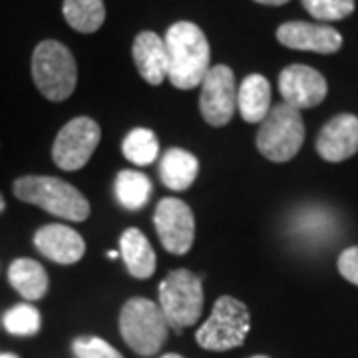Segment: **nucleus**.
Wrapping results in <instances>:
<instances>
[{"mask_svg":"<svg viewBox=\"0 0 358 358\" xmlns=\"http://www.w3.org/2000/svg\"><path fill=\"white\" fill-rule=\"evenodd\" d=\"M167 78L178 90H193L203 82L211 68V50L203 30L181 20L169 26L166 38Z\"/></svg>","mask_w":358,"mask_h":358,"instance_id":"obj_1","label":"nucleus"},{"mask_svg":"<svg viewBox=\"0 0 358 358\" xmlns=\"http://www.w3.org/2000/svg\"><path fill=\"white\" fill-rule=\"evenodd\" d=\"M14 197L18 201L36 205L54 217L66 221H86L92 213L84 193L64 179L52 176H22L13 183Z\"/></svg>","mask_w":358,"mask_h":358,"instance_id":"obj_2","label":"nucleus"},{"mask_svg":"<svg viewBox=\"0 0 358 358\" xmlns=\"http://www.w3.org/2000/svg\"><path fill=\"white\" fill-rule=\"evenodd\" d=\"M32 80L38 92L50 102L68 100L78 82L74 54L62 42L44 40L32 54Z\"/></svg>","mask_w":358,"mask_h":358,"instance_id":"obj_3","label":"nucleus"},{"mask_svg":"<svg viewBox=\"0 0 358 358\" xmlns=\"http://www.w3.org/2000/svg\"><path fill=\"white\" fill-rule=\"evenodd\" d=\"M305 141V122L299 110L285 102L268 110L257 131V150L273 164L291 162Z\"/></svg>","mask_w":358,"mask_h":358,"instance_id":"obj_4","label":"nucleus"},{"mask_svg":"<svg viewBox=\"0 0 358 358\" xmlns=\"http://www.w3.org/2000/svg\"><path fill=\"white\" fill-rule=\"evenodd\" d=\"M167 320L157 303L134 296L122 307L120 333L126 345L140 357H154L167 338Z\"/></svg>","mask_w":358,"mask_h":358,"instance_id":"obj_5","label":"nucleus"},{"mask_svg":"<svg viewBox=\"0 0 358 358\" xmlns=\"http://www.w3.org/2000/svg\"><path fill=\"white\" fill-rule=\"evenodd\" d=\"M203 277L187 268H176L159 285V308L176 331L193 327L203 310Z\"/></svg>","mask_w":358,"mask_h":358,"instance_id":"obj_6","label":"nucleus"},{"mask_svg":"<svg viewBox=\"0 0 358 358\" xmlns=\"http://www.w3.org/2000/svg\"><path fill=\"white\" fill-rule=\"evenodd\" d=\"M249 331H251L249 308L239 299L225 294L213 305L209 319L195 333V341L205 350L223 352L243 345Z\"/></svg>","mask_w":358,"mask_h":358,"instance_id":"obj_7","label":"nucleus"},{"mask_svg":"<svg viewBox=\"0 0 358 358\" xmlns=\"http://www.w3.org/2000/svg\"><path fill=\"white\" fill-rule=\"evenodd\" d=\"M102 140V129L96 120L78 115L58 131L52 143V159L64 171H78L86 166Z\"/></svg>","mask_w":358,"mask_h":358,"instance_id":"obj_8","label":"nucleus"},{"mask_svg":"<svg viewBox=\"0 0 358 358\" xmlns=\"http://www.w3.org/2000/svg\"><path fill=\"white\" fill-rule=\"evenodd\" d=\"M237 110V84L229 66L215 64L209 68L201 82L199 112L213 128H223Z\"/></svg>","mask_w":358,"mask_h":358,"instance_id":"obj_9","label":"nucleus"},{"mask_svg":"<svg viewBox=\"0 0 358 358\" xmlns=\"http://www.w3.org/2000/svg\"><path fill=\"white\" fill-rule=\"evenodd\" d=\"M157 237L167 253L185 255L195 239V217L189 205L178 197L162 199L154 213Z\"/></svg>","mask_w":358,"mask_h":358,"instance_id":"obj_10","label":"nucleus"},{"mask_svg":"<svg viewBox=\"0 0 358 358\" xmlns=\"http://www.w3.org/2000/svg\"><path fill=\"white\" fill-rule=\"evenodd\" d=\"M279 92L282 102L301 112L319 106L327 98L329 84L319 70L305 64H291L279 74Z\"/></svg>","mask_w":358,"mask_h":358,"instance_id":"obj_11","label":"nucleus"},{"mask_svg":"<svg viewBox=\"0 0 358 358\" xmlns=\"http://www.w3.org/2000/svg\"><path fill=\"white\" fill-rule=\"evenodd\" d=\"M277 40L282 46L293 50L317 52V54H334L343 48V36L338 30L324 24L310 22H285L277 28Z\"/></svg>","mask_w":358,"mask_h":358,"instance_id":"obj_12","label":"nucleus"},{"mask_svg":"<svg viewBox=\"0 0 358 358\" xmlns=\"http://www.w3.org/2000/svg\"><path fill=\"white\" fill-rule=\"evenodd\" d=\"M317 152L331 164L345 162L358 152V117L338 114L329 120L317 138Z\"/></svg>","mask_w":358,"mask_h":358,"instance_id":"obj_13","label":"nucleus"},{"mask_svg":"<svg viewBox=\"0 0 358 358\" xmlns=\"http://www.w3.org/2000/svg\"><path fill=\"white\" fill-rule=\"evenodd\" d=\"M34 247L40 255L60 265H74L86 253L84 237L68 225L50 223L34 233Z\"/></svg>","mask_w":358,"mask_h":358,"instance_id":"obj_14","label":"nucleus"},{"mask_svg":"<svg viewBox=\"0 0 358 358\" xmlns=\"http://www.w3.org/2000/svg\"><path fill=\"white\" fill-rule=\"evenodd\" d=\"M131 56H134L140 76L150 86H159L167 78L169 62H167L166 42L155 32H150V30L140 32L134 40Z\"/></svg>","mask_w":358,"mask_h":358,"instance_id":"obj_15","label":"nucleus"},{"mask_svg":"<svg viewBox=\"0 0 358 358\" xmlns=\"http://www.w3.org/2000/svg\"><path fill=\"white\" fill-rule=\"evenodd\" d=\"M120 253L126 268L136 279H150L155 273V251L148 237L136 227H129L120 237Z\"/></svg>","mask_w":358,"mask_h":358,"instance_id":"obj_16","label":"nucleus"},{"mask_svg":"<svg viewBox=\"0 0 358 358\" xmlns=\"http://www.w3.org/2000/svg\"><path fill=\"white\" fill-rule=\"evenodd\" d=\"M199 173V159L181 148L167 150L159 162V178L162 183L171 192H185L193 185Z\"/></svg>","mask_w":358,"mask_h":358,"instance_id":"obj_17","label":"nucleus"},{"mask_svg":"<svg viewBox=\"0 0 358 358\" xmlns=\"http://www.w3.org/2000/svg\"><path fill=\"white\" fill-rule=\"evenodd\" d=\"M237 108L247 124H261L271 110V84L261 74H251L237 90Z\"/></svg>","mask_w":358,"mask_h":358,"instance_id":"obj_18","label":"nucleus"},{"mask_svg":"<svg viewBox=\"0 0 358 358\" xmlns=\"http://www.w3.org/2000/svg\"><path fill=\"white\" fill-rule=\"evenodd\" d=\"M8 282L26 301H40L48 291V273L34 259L20 257L8 267Z\"/></svg>","mask_w":358,"mask_h":358,"instance_id":"obj_19","label":"nucleus"},{"mask_svg":"<svg viewBox=\"0 0 358 358\" xmlns=\"http://www.w3.org/2000/svg\"><path fill=\"white\" fill-rule=\"evenodd\" d=\"M154 192V185L145 173L134 169H122L114 181V193L117 203L128 211L143 209Z\"/></svg>","mask_w":358,"mask_h":358,"instance_id":"obj_20","label":"nucleus"},{"mask_svg":"<svg viewBox=\"0 0 358 358\" xmlns=\"http://www.w3.org/2000/svg\"><path fill=\"white\" fill-rule=\"evenodd\" d=\"M62 13L68 26L82 34L100 30L106 20L103 0H64Z\"/></svg>","mask_w":358,"mask_h":358,"instance_id":"obj_21","label":"nucleus"},{"mask_svg":"<svg viewBox=\"0 0 358 358\" xmlns=\"http://www.w3.org/2000/svg\"><path fill=\"white\" fill-rule=\"evenodd\" d=\"M122 154L134 166H150L159 154L157 136L148 128H134L122 141Z\"/></svg>","mask_w":358,"mask_h":358,"instance_id":"obj_22","label":"nucleus"},{"mask_svg":"<svg viewBox=\"0 0 358 358\" xmlns=\"http://www.w3.org/2000/svg\"><path fill=\"white\" fill-rule=\"evenodd\" d=\"M4 329L14 336H34L42 327V317L38 308L32 305H14L4 315Z\"/></svg>","mask_w":358,"mask_h":358,"instance_id":"obj_23","label":"nucleus"},{"mask_svg":"<svg viewBox=\"0 0 358 358\" xmlns=\"http://www.w3.org/2000/svg\"><path fill=\"white\" fill-rule=\"evenodd\" d=\"M305 10L317 20L333 22L355 13V0H301Z\"/></svg>","mask_w":358,"mask_h":358,"instance_id":"obj_24","label":"nucleus"},{"mask_svg":"<svg viewBox=\"0 0 358 358\" xmlns=\"http://www.w3.org/2000/svg\"><path fill=\"white\" fill-rule=\"evenodd\" d=\"M72 352L76 358H124L110 343L98 336H80L72 343Z\"/></svg>","mask_w":358,"mask_h":358,"instance_id":"obj_25","label":"nucleus"},{"mask_svg":"<svg viewBox=\"0 0 358 358\" xmlns=\"http://www.w3.org/2000/svg\"><path fill=\"white\" fill-rule=\"evenodd\" d=\"M338 273L358 287V247H348L338 257Z\"/></svg>","mask_w":358,"mask_h":358,"instance_id":"obj_26","label":"nucleus"},{"mask_svg":"<svg viewBox=\"0 0 358 358\" xmlns=\"http://www.w3.org/2000/svg\"><path fill=\"white\" fill-rule=\"evenodd\" d=\"M259 4H267V6H282V4H287L289 0H255Z\"/></svg>","mask_w":358,"mask_h":358,"instance_id":"obj_27","label":"nucleus"},{"mask_svg":"<svg viewBox=\"0 0 358 358\" xmlns=\"http://www.w3.org/2000/svg\"><path fill=\"white\" fill-rule=\"evenodd\" d=\"M4 209H6V201H4V197L0 193V213H4Z\"/></svg>","mask_w":358,"mask_h":358,"instance_id":"obj_28","label":"nucleus"},{"mask_svg":"<svg viewBox=\"0 0 358 358\" xmlns=\"http://www.w3.org/2000/svg\"><path fill=\"white\" fill-rule=\"evenodd\" d=\"M162 358H183L181 355H176V352H167V355H164Z\"/></svg>","mask_w":358,"mask_h":358,"instance_id":"obj_29","label":"nucleus"},{"mask_svg":"<svg viewBox=\"0 0 358 358\" xmlns=\"http://www.w3.org/2000/svg\"><path fill=\"white\" fill-rule=\"evenodd\" d=\"M0 358H18L16 355H10V352H0Z\"/></svg>","mask_w":358,"mask_h":358,"instance_id":"obj_30","label":"nucleus"},{"mask_svg":"<svg viewBox=\"0 0 358 358\" xmlns=\"http://www.w3.org/2000/svg\"><path fill=\"white\" fill-rule=\"evenodd\" d=\"M108 257H110V259H117V251H110V253H108Z\"/></svg>","mask_w":358,"mask_h":358,"instance_id":"obj_31","label":"nucleus"},{"mask_svg":"<svg viewBox=\"0 0 358 358\" xmlns=\"http://www.w3.org/2000/svg\"><path fill=\"white\" fill-rule=\"evenodd\" d=\"M251 358H268V357H263V355H257V357H251Z\"/></svg>","mask_w":358,"mask_h":358,"instance_id":"obj_32","label":"nucleus"}]
</instances>
